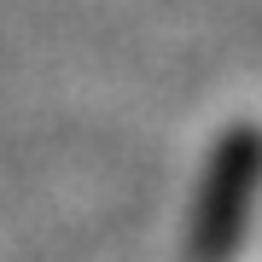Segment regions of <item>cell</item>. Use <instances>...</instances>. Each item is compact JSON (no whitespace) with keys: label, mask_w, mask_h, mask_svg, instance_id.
Wrapping results in <instances>:
<instances>
[{"label":"cell","mask_w":262,"mask_h":262,"mask_svg":"<svg viewBox=\"0 0 262 262\" xmlns=\"http://www.w3.org/2000/svg\"><path fill=\"white\" fill-rule=\"evenodd\" d=\"M262 192V140L251 128L227 134L222 151L210 163V181L198 192V215H192V262H222L245 233V215H251Z\"/></svg>","instance_id":"1"}]
</instances>
